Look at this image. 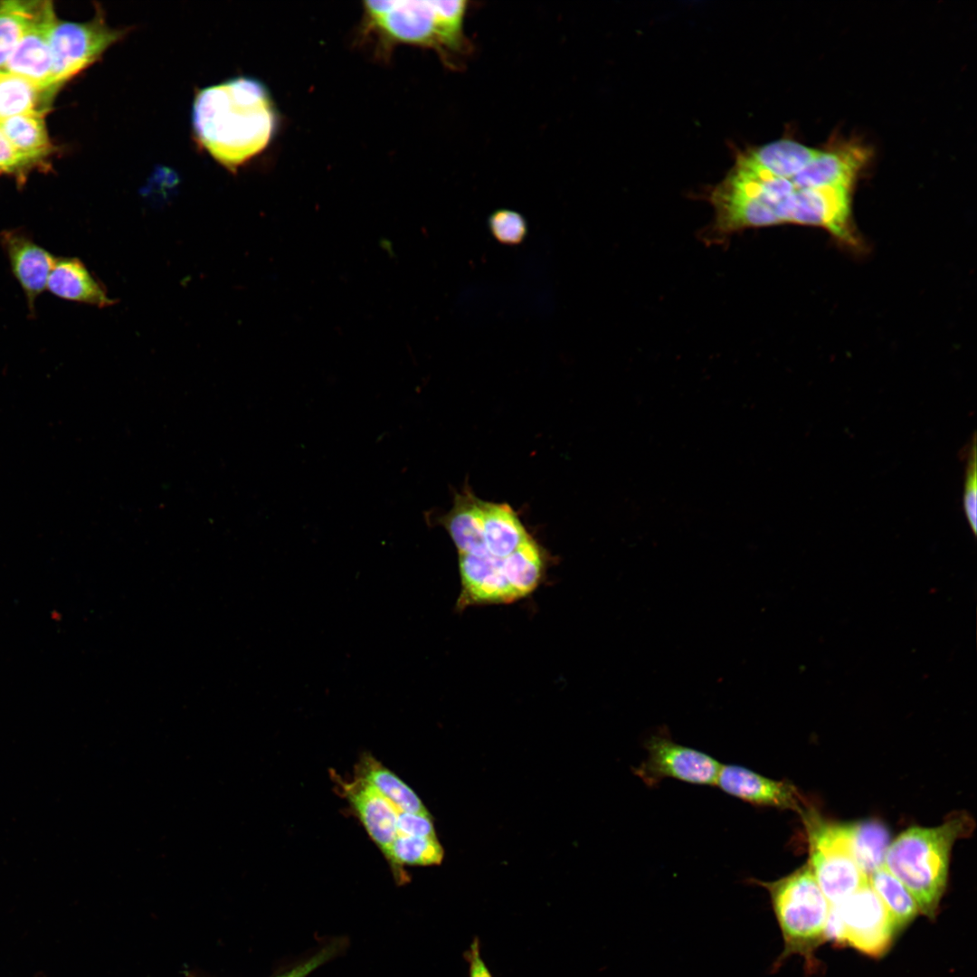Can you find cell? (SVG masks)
Returning a JSON list of instances; mask_svg holds the SVG:
<instances>
[{"label": "cell", "instance_id": "cell-1", "mask_svg": "<svg viewBox=\"0 0 977 977\" xmlns=\"http://www.w3.org/2000/svg\"><path fill=\"white\" fill-rule=\"evenodd\" d=\"M192 122L202 147L235 171L268 146L277 115L269 90L260 81L237 77L197 92Z\"/></svg>", "mask_w": 977, "mask_h": 977}, {"label": "cell", "instance_id": "cell-2", "mask_svg": "<svg viewBox=\"0 0 977 977\" xmlns=\"http://www.w3.org/2000/svg\"><path fill=\"white\" fill-rule=\"evenodd\" d=\"M468 2L366 1L363 30L383 47L412 44L432 48L450 68L462 65L470 52L464 34Z\"/></svg>", "mask_w": 977, "mask_h": 977}, {"label": "cell", "instance_id": "cell-3", "mask_svg": "<svg viewBox=\"0 0 977 977\" xmlns=\"http://www.w3.org/2000/svg\"><path fill=\"white\" fill-rule=\"evenodd\" d=\"M973 828L967 813H953L936 827L908 828L887 848L885 868L907 888L920 913L931 919L947 886L952 848Z\"/></svg>", "mask_w": 977, "mask_h": 977}, {"label": "cell", "instance_id": "cell-4", "mask_svg": "<svg viewBox=\"0 0 977 977\" xmlns=\"http://www.w3.org/2000/svg\"><path fill=\"white\" fill-rule=\"evenodd\" d=\"M750 881L767 890L782 933L783 951L773 969L777 970L793 954L804 957L811 965L814 950L825 941L830 904L817 884L808 861L776 880L751 878Z\"/></svg>", "mask_w": 977, "mask_h": 977}, {"label": "cell", "instance_id": "cell-5", "mask_svg": "<svg viewBox=\"0 0 977 977\" xmlns=\"http://www.w3.org/2000/svg\"><path fill=\"white\" fill-rule=\"evenodd\" d=\"M801 816L809 844L808 863L830 904H838L868 882L852 855L848 823L824 820L809 807Z\"/></svg>", "mask_w": 977, "mask_h": 977}, {"label": "cell", "instance_id": "cell-6", "mask_svg": "<svg viewBox=\"0 0 977 977\" xmlns=\"http://www.w3.org/2000/svg\"><path fill=\"white\" fill-rule=\"evenodd\" d=\"M128 29L111 27L100 7L87 22L57 19L51 36L52 88L58 92L69 81L100 60Z\"/></svg>", "mask_w": 977, "mask_h": 977}, {"label": "cell", "instance_id": "cell-7", "mask_svg": "<svg viewBox=\"0 0 977 977\" xmlns=\"http://www.w3.org/2000/svg\"><path fill=\"white\" fill-rule=\"evenodd\" d=\"M841 931V945L872 957L883 955L897 931L868 881L838 904L830 905Z\"/></svg>", "mask_w": 977, "mask_h": 977}, {"label": "cell", "instance_id": "cell-8", "mask_svg": "<svg viewBox=\"0 0 977 977\" xmlns=\"http://www.w3.org/2000/svg\"><path fill=\"white\" fill-rule=\"evenodd\" d=\"M647 757L636 768L635 774L649 786L665 778L697 785H716L721 764L709 754L674 742L666 735L657 734L646 744Z\"/></svg>", "mask_w": 977, "mask_h": 977}, {"label": "cell", "instance_id": "cell-9", "mask_svg": "<svg viewBox=\"0 0 977 977\" xmlns=\"http://www.w3.org/2000/svg\"><path fill=\"white\" fill-rule=\"evenodd\" d=\"M51 1H40L30 24L18 42L3 71L22 76L57 93L51 85V36L57 21Z\"/></svg>", "mask_w": 977, "mask_h": 977}, {"label": "cell", "instance_id": "cell-10", "mask_svg": "<svg viewBox=\"0 0 977 977\" xmlns=\"http://www.w3.org/2000/svg\"><path fill=\"white\" fill-rule=\"evenodd\" d=\"M716 785L726 793L756 806L797 811L808 808L796 787L736 764L721 765Z\"/></svg>", "mask_w": 977, "mask_h": 977}, {"label": "cell", "instance_id": "cell-11", "mask_svg": "<svg viewBox=\"0 0 977 977\" xmlns=\"http://www.w3.org/2000/svg\"><path fill=\"white\" fill-rule=\"evenodd\" d=\"M0 245L7 256L11 271L21 286L29 311L34 313L37 298L46 289L49 275L57 257L18 230L0 232Z\"/></svg>", "mask_w": 977, "mask_h": 977}, {"label": "cell", "instance_id": "cell-12", "mask_svg": "<svg viewBox=\"0 0 977 977\" xmlns=\"http://www.w3.org/2000/svg\"><path fill=\"white\" fill-rule=\"evenodd\" d=\"M849 189L845 186L798 188L793 194L789 223L821 226L846 238Z\"/></svg>", "mask_w": 977, "mask_h": 977}, {"label": "cell", "instance_id": "cell-13", "mask_svg": "<svg viewBox=\"0 0 977 977\" xmlns=\"http://www.w3.org/2000/svg\"><path fill=\"white\" fill-rule=\"evenodd\" d=\"M462 592L459 606L474 603H501L517 600L505 577L503 558L459 554Z\"/></svg>", "mask_w": 977, "mask_h": 977}, {"label": "cell", "instance_id": "cell-14", "mask_svg": "<svg viewBox=\"0 0 977 977\" xmlns=\"http://www.w3.org/2000/svg\"><path fill=\"white\" fill-rule=\"evenodd\" d=\"M345 796L371 839L384 855L397 836L399 810L363 779L343 783Z\"/></svg>", "mask_w": 977, "mask_h": 977}, {"label": "cell", "instance_id": "cell-15", "mask_svg": "<svg viewBox=\"0 0 977 977\" xmlns=\"http://www.w3.org/2000/svg\"><path fill=\"white\" fill-rule=\"evenodd\" d=\"M867 159L868 152L857 145L819 150L804 168L792 177V181L799 189L827 186L850 188Z\"/></svg>", "mask_w": 977, "mask_h": 977}, {"label": "cell", "instance_id": "cell-16", "mask_svg": "<svg viewBox=\"0 0 977 977\" xmlns=\"http://www.w3.org/2000/svg\"><path fill=\"white\" fill-rule=\"evenodd\" d=\"M46 289L57 298L98 308L110 307L117 302L84 263L74 257L57 258Z\"/></svg>", "mask_w": 977, "mask_h": 977}, {"label": "cell", "instance_id": "cell-17", "mask_svg": "<svg viewBox=\"0 0 977 977\" xmlns=\"http://www.w3.org/2000/svg\"><path fill=\"white\" fill-rule=\"evenodd\" d=\"M483 503L470 490L456 493L451 509L437 519L459 554L488 555L483 535Z\"/></svg>", "mask_w": 977, "mask_h": 977}, {"label": "cell", "instance_id": "cell-18", "mask_svg": "<svg viewBox=\"0 0 977 977\" xmlns=\"http://www.w3.org/2000/svg\"><path fill=\"white\" fill-rule=\"evenodd\" d=\"M483 535L487 553L505 558L528 541L526 527L507 503H483Z\"/></svg>", "mask_w": 977, "mask_h": 977}, {"label": "cell", "instance_id": "cell-19", "mask_svg": "<svg viewBox=\"0 0 977 977\" xmlns=\"http://www.w3.org/2000/svg\"><path fill=\"white\" fill-rule=\"evenodd\" d=\"M56 94L31 81L0 71V119L25 113H46Z\"/></svg>", "mask_w": 977, "mask_h": 977}, {"label": "cell", "instance_id": "cell-20", "mask_svg": "<svg viewBox=\"0 0 977 977\" xmlns=\"http://www.w3.org/2000/svg\"><path fill=\"white\" fill-rule=\"evenodd\" d=\"M356 777L368 783L400 811L429 813L415 792L371 754L363 755Z\"/></svg>", "mask_w": 977, "mask_h": 977}, {"label": "cell", "instance_id": "cell-21", "mask_svg": "<svg viewBox=\"0 0 977 977\" xmlns=\"http://www.w3.org/2000/svg\"><path fill=\"white\" fill-rule=\"evenodd\" d=\"M44 114L25 113L0 119V130L21 153L45 162L53 152Z\"/></svg>", "mask_w": 977, "mask_h": 977}, {"label": "cell", "instance_id": "cell-22", "mask_svg": "<svg viewBox=\"0 0 977 977\" xmlns=\"http://www.w3.org/2000/svg\"><path fill=\"white\" fill-rule=\"evenodd\" d=\"M852 855L860 870L868 877L884 865L890 844L887 828L875 820L848 823Z\"/></svg>", "mask_w": 977, "mask_h": 977}, {"label": "cell", "instance_id": "cell-23", "mask_svg": "<svg viewBox=\"0 0 977 977\" xmlns=\"http://www.w3.org/2000/svg\"><path fill=\"white\" fill-rule=\"evenodd\" d=\"M896 931L903 930L918 914V906L907 888L883 865L868 877Z\"/></svg>", "mask_w": 977, "mask_h": 977}, {"label": "cell", "instance_id": "cell-24", "mask_svg": "<svg viewBox=\"0 0 977 977\" xmlns=\"http://www.w3.org/2000/svg\"><path fill=\"white\" fill-rule=\"evenodd\" d=\"M543 565L542 551L532 538L503 558L505 577L517 599L535 590L541 579Z\"/></svg>", "mask_w": 977, "mask_h": 977}, {"label": "cell", "instance_id": "cell-25", "mask_svg": "<svg viewBox=\"0 0 977 977\" xmlns=\"http://www.w3.org/2000/svg\"><path fill=\"white\" fill-rule=\"evenodd\" d=\"M398 881L400 870L407 866H433L442 862L444 851L437 838L397 835L384 854Z\"/></svg>", "mask_w": 977, "mask_h": 977}, {"label": "cell", "instance_id": "cell-26", "mask_svg": "<svg viewBox=\"0 0 977 977\" xmlns=\"http://www.w3.org/2000/svg\"><path fill=\"white\" fill-rule=\"evenodd\" d=\"M40 1H0V71L33 18Z\"/></svg>", "mask_w": 977, "mask_h": 977}, {"label": "cell", "instance_id": "cell-27", "mask_svg": "<svg viewBox=\"0 0 977 977\" xmlns=\"http://www.w3.org/2000/svg\"><path fill=\"white\" fill-rule=\"evenodd\" d=\"M493 238L506 245L520 244L527 234V223L523 215L509 209L494 211L488 218Z\"/></svg>", "mask_w": 977, "mask_h": 977}, {"label": "cell", "instance_id": "cell-28", "mask_svg": "<svg viewBox=\"0 0 977 977\" xmlns=\"http://www.w3.org/2000/svg\"><path fill=\"white\" fill-rule=\"evenodd\" d=\"M976 434L965 449V472L963 480V512L973 535L977 533V454Z\"/></svg>", "mask_w": 977, "mask_h": 977}, {"label": "cell", "instance_id": "cell-29", "mask_svg": "<svg viewBox=\"0 0 977 977\" xmlns=\"http://www.w3.org/2000/svg\"><path fill=\"white\" fill-rule=\"evenodd\" d=\"M44 166L45 162L18 151L0 130V174L14 176L22 185L31 171Z\"/></svg>", "mask_w": 977, "mask_h": 977}, {"label": "cell", "instance_id": "cell-30", "mask_svg": "<svg viewBox=\"0 0 977 977\" xmlns=\"http://www.w3.org/2000/svg\"><path fill=\"white\" fill-rule=\"evenodd\" d=\"M346 940L343 938L331 941L312 956L273 977H307L316 969L338 955L346 947Z\"/></svg>", "mask_w": 977, "mask_h": 977}, {"label": "cell", "instance_id": "cell-31", "mask_svg": "<svg viewBox=\"0 0 977 977\" xmlns=\"http://www.w3.org/2000/svg\"><path fill=\"white\" fill-rule=\"evenodd\" d=\"M397 835L437 838L432 816L428 814L399 811L396 821Z\"/></svg>", "mask_w": 977, "mask_h": 977}, {"label": "cell", "instance_id": "cell-32", "mask_svg": "<svg viewBox=\"0 0 977 977\" xmlns=\"http://www.w3.org/2000/svg\"><path fill=\"white\" fill-rule=\"evenodd\" d=\"M464 958L469 963V977H493L480 954V942L475 937L470 949L464 953Z\"/></svg>", "mask_w": 977, "mask_h": 977}]
</instances>
